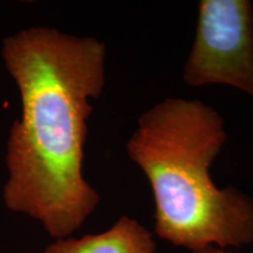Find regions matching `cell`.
Returning a JSON list of instances; mask_svg holds the SVG:
<instances>
[{"mask_svg":"<svg viewBox=\"0 0 253 253\" xmlns=\"http://www.w3.org/2000/svg\"><path fill=\"white\" fill-rule=\"evenodd\" d=\"M191 253H233L231 250L226 249H220V248H214V246H210V248L198 250V251H194Z\"/></svg>","mask_w":253,"mask_h":253,"instance_id":"5b68a950","label":"cell"},{"mask_svg":"<svg viewBox=\"0 0 253 253\" xmlns=\"http://www.w3.org/2000/svg\"><path fill=\"white\" fill-rule=\"evenodd\" d=\"M155 250L153 233L138 220L123 216L101 233L55 239L43 253H155Z\"/></svg>","mask_w":253,"mask_h":253,"instance_id":"277c9868","label":"cell"},{"mask_svg":"<svg viewBox=\"0 0 253 253\" xmlns=\"http://www.w3.org/2000/svg\"><path fill=\"white\" fill-rule=\"evenodd\" d=\"M183 80L226 84L253 97V6L249 0H201Z\"/></svg>","mask_w":253,"mask_h":253,"instance_id":"3957f363","label":"cell"},{"mask_svg":"<svg viewBox=\"0 0 253 253\" xmlns=\"http://www.w3.org/2000/svg\"><path fill=\"white\" fill-rule=\"evenodd\" d=\"M226 140L220 114L201 100L169 97L140 116L126 149L149 181L160 238L191 252L252 244L253 198L211 178Z\"/></svg>","mask_w":253,"mask_h":253,"instance_id":"7a4b0ae2","label":"cell"},{"mask_svg":"<svg viewBox=\"0 0 253 253\" xmlns=\"http://www.w3.org/2000/svg\"><path fill=\"white\" fill-rule=\"evenodd\" d=\"M106 45L55 28L30 27L8 36L1 56L21 100L8 134L4 203L67 238L100 203L82 172L91 100L106 84Z\"/></svg>","mask_w":253,"mask_h":253,"instance_id":"6da1fadb","label":"cell"}]
</instances>
